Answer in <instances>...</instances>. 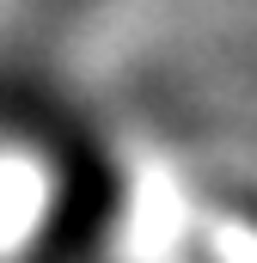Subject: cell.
<instances>
[{
  "label": "cell",
  "mask_w": 257,
  "mask_h": 263,
  "mask_svg": "<svg viewBox=\"0 0 257 263\" xmlns=\"http://www.w3.org/2000/svg\"><path fill=\"white\" fill-rule=\"evenodd\" d=\"M111 208H117V178L104 159H80L67 172V190L56 196V214L43 227V245H37V263H80L111 227Z\"/></svg>",
  "instance_id": "6da1fadb"
}]
</instances>
